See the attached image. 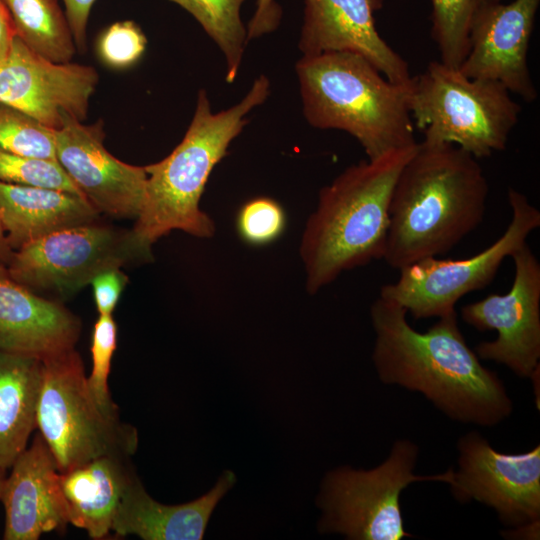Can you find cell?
<instances>
[{
    "mask_svg": "<svg viewBox=\"0 0 540 540\" xmlns=\"http://www.w3.org/2000/svg\"><path fill=\"white\" fill-rule=\"evenodd\" d=\"M99 82L92 66L55 63L31 50L17 36L0 63V102L58 130L63 114L84 121Z\"/></svg>",
    "mask_w": 540,
    "mask_h": 540,
    "instance_id": "14",
    "label": "cell"
},
{
    "mask_svg": "<svg viewBox=\"0 0 540 540\" xmlns=\"http://www.w3.org/2000/svg\"><path fill=\"white\" fill-rule=\"evenodd\" d=\"M508 201L511 221L489 247L465 259L428 257L406 266L399 270L397 281L381 287L379 297L400 305L417 320L456 311L457 302L489 285L504 259L525 245L540 226V211L526 195L509 188Z\"/></svg>",
    "mask_w": 540,
    "mask_h": 540,
    "instance_id": "9",
    "label": "cell"
},
{
    "mask_svg": "<svg viewBox=\"0 0 540 540\" xmlns=\"http://www.w3.org/2000/svg\"><path fill=\"white\" fill-rule=\"evenodd\" d=\"M417 144L353 164L319 191L300 243L310 295L343 272L382 259L392 190Z\"/></svg>",
    "mask_w": 540,
    "mask_h": 540,
    "instance_id": "3",
    "label": "cell"
},
{
    "mask_svg": "<svg viewBox=\"0 0 540 540\" xmlns=\"http://www.w3.org/2000/svg\"><path fill=\"white\" fill-rule=\"evenodd\" d=\"M270 92V82L260 75L236 105L213 113L207 93H198L192 121L182 141L163 160L144 166L146 199L131 229L138 243L151 252L152 245L173 230L197 238L215 233L213 220L200 209V199L216 164L227 154L247 120Z\"/></svg>",
    "mask_w": 540,
    "mask_h": 540,
    "instance_id": "4",
    "label": "cell"
},
{
    "mask_svg": "<svg viewBox=\"0 0 540 540\" xmlns=\"http://www.w3.org/2000/svg\"><path fill=\"white\" fill-rule=\"evenodd\" d=\"M117 347V325L112 314L99 315L92 333V369L87 376L89 391L100 409L109 417H119L117 405L111 397L109 375Z\"/></svg>",
    "mask_w": 540,
    "mask_h": 540,
    "instance_id": "27",
    "label": "cell"
},
{
    "mask_svg": "<svg viewBox=\"0 0 540 540\" xmlns=\"http://www.w3.org/2000/svg\"><path fill=\"white\" fill-rule=\"evenodd\" d=\"M151 258L131 230L99 220L54 232L14 251L7 268L33 292L67 298L103 271Z\"/></svg>",
    "mask_w": 540,
    "mask_h": 540,
    "instance_id": "10",
    "label": "cell"
},
{
    "mask_svg": "<svg viewBox=\"0 0 540 540\" xmlns=\"http://www.w3.org/2000/svg\"><path fill=\"white\" fill-rule=\"evenodd\" d=\"M490 1H495V2H499V1H502V0H490Z\"/></svg>",
    "mask_w": 540,
    "mask_h": 540,
    "instance_id": "37",
    "label": "cell"
},
{
    "mask_svg": "<svg viewBox=\"0 0 540 540\" xmlns=\"http://www.w3.org/2000/svg\"><path fill=\"white\" fill-rule=\"evenodd\" d=\"M419 448L410 440L394 442L388 458L370 469L348 465L325 474L316 497L321 511L317 530L350 540H401L413 537L404 528L400 496L411 483L450 484L454 470L434 475L413 473Z\"/></svg>",
    "mask_w": 540,
    "mask_h": 540,
    "instance_id": "8",
    "label": "cell"
},
{
    "mask_svg": "<svg viewBox=\"0 0 540 540\" xmlns=\"http://www.w3.org/2000/svg\"><path fill=\"white\" fill-rule=\"evenodd\" d=\"M7 471L0 470V498L3 488L4 479L6 477Z\"/></svg>",
    "mask_w": 540,
    "mask_h": 540,
    "instance_id": "36",
    "label": "cell"
},
{
    "mask_svg": "<svg viewBox=\"0 0 540 540\" xmlns=\"http://www.w3.org/2000/svg\"><path fill=\"white\" fill-rule=\"evenodd\" d=\"M540 0L488 1L476 13L459 71L499 82L526 102L538 97L528 65L530 38Z\"/></svg>",
    "mask_w": 540,
    "mask_h": 540,
    "instance_id": "15",
    "label": "cell"
},
{
    "mask_svg": "<svg viewBox=\"0 0 540 540\" xmlns=\"http://www.w3.org/2000/svg\"><path fill=\"white\" fill-rule=\"evenodd\" d=\"M299 49L304 56L352 52L366 58L389 81L408 84V63L379 34L375 13L383 0H304Z\"/></svg>",
    "mask_w": 540,
    "mask_h": 540,
    "instance_id": "16",
    "label": "cell"
},
{
    "mask_svg": "<svg viewBox=\"0 0 540 540\" xmlns=\"http://www.w3.org/2000/svg\"><path fill=\"white\" fill-rule=\"evenodd\" d=\"M104 137L101 120L85 125L64 113L55 130L57 162L100 214L136 219L146 199L147 173L114 157Z\"/></svg>",
    "mask_w": 540,
    "mask_h": 540,
    "instance_id": "13",
    "label": "cell"
},
{
    "mask_svg": "<svg viewBox=\"0 0 540 540\" xmlns=\"http://www.w3.org/2000/svg\"><path fill=\"white\" fill-rule=\"evenodd\" d=\"M36 429L60 473L104 455L131 457L138 446L137 430L94 401L75 348L42 360Z\"/></svg>",
    "mask_w": 540,
    "mask_h": 540,
    "instance_id": "7",
    "label": "cell"
},
{
    "mask_svg": "<svg viewBox=\"0 0 540 540\" xmlns=\"http://www.w3.org/2000/svg\"><path fill=\"white\" fill-rule=\"evenodd\" d=\"M13 253L14 251L7 241L5 230L0 221V264L7 266L13 256Z\"/></svg>",
    "mask_w": 540,
    "mask_h": 540,
    "instance_id": "35",
    "label": "cell"
},
{
    "mask_svg": "<svg viewBox=\"0 0 540 540\" xmlns=\"http://www.w3.org/2000/svg\"><path fill=\"white\" fill-rule=\"evenodd\" d=\"M409 110L427 144H452L476 159L506 149L521 106L499 82L468 78L440 60L412 76Z\"/></svg>",
    "mask_w": 540,
    "mask_h": 540,
    "instance_id": "6",
    "label": "cell"
},
{
    "mask_svg": "<svg viewBox=\"0 0 540 540\" xmlns=\"http://www.w3.org/2000/svg\"><path fill=\"white\" fill-rule=\"evenodd\" d=\"M100 216L83 196L0 182V221L13 251L54 232L99 221Z\"/></svg>",
    "mask_w": 540,
    "mask_h": 540,
    "instance_id": "20",
    "label": "cell"
},
{
    "mask_svg": "<svg viewBox=\"0 0 540 540\" xmlns=\"http://www.w3.org/2000/svg\"><path fill=\"white\" fill-rule=\"evenodd\" d=\"M129 458L104 455L59 472L68 523L85 530L91 539H104L112 531L119 503L135 474Z\"/></svg>",
    "mask_w": 540,
    "mask_h": 540,
    "instance_id": "21",
    "label": "cell"
},
{
    "mask_svg": "<svg viewBox=\"0 0 540 540\" xmlns=\"http://www.w3.org/2000/svg\"><path fill=\"white\" fill-rule=\"evenodd\" d=\"M76 49L86 51V29L89 13L95 0H63Z\"/></svg>",
    "mask_w": 540,
    "mask_h": 540,
    "instance_id": "32",
    "label": "cell"
},
{
    "mask_svg": "<svg viewBox=\"0 0 540 540\" xmlns=\"http://www.w3.org/2000/svg\"><path fill=\"white\" fill-rule=\"evenodd\" d=\"M128 283L121 268H113L96 275L91 281L94 300L99 315L112 314Z\"/></svg>",
    "mask_w": 540,
    "mask_h": 540,
    "instance_id": "31",
    "label": "cell"
},
{
    "mask_svg": "<svg viewBox=\"0 0 540 540\" xmlns=\"http://www.w3.org/2000/svg\"><path fill=\"white\" fill-rule=\"evenodd\" d=\"M0 148L21 156L57 161L55 130L2 102Z\"/></svg>",
    "mask_w": 540,
    "mask_h": 540,
    "instance_id": "26",
    "label": "cell"
},
{
    "mask_svg": "<svg viewBox=\"0 0 540 540\" xmlns=\"http://www.w3.org/2000/svg\"><path fill=\"white\" fill-rule=\"evenodd\" d=\"M0 501L5 511L4 540H37L68 523L59 471L39 433L10 467Z\"/></svg>",
    "mask_w": 540,
    "mask_h": 540,
    "instance_id": "17",
    "label": "cell"
},
{
    "mask_svg": "<svg viewBox=\"0 0 540 540\" xmlns=\"http://www.w3.org/2000/svg\"><path fill=\"white\" fill-rule=\"evenodd\" d=\"M147 40L133 21L116 22L109 26L98 42L101 59L114 68L128 67L143 54Z\"/></svg>",
    "mask_w": 540,
    "mask_h": 540,
    "instance_id": "30",
    "label": "cell"
},
{
    "mask_svg": "<svg viewBox=\"0 0 540 540\" xmlns=\"http://www.w3.org/2000/svg\"><path fill=\"white\" fill-rule=\"evenodd\" d=\"M431 37L440 61L459 69L469 48V31L479 9L490 0H429Z\"/></svg>",
    "mask_w": 540,
    "mask_h": 540,
    "instance_id": "25",
    "label": "cell"
},
{
    "mask_svg": "<svg viewBox=\"0 0 540 540\" xmlns=\"http://www.w3.org/2000/svg\"><path fill=\"white\" fill-rule=\"evenodd\" d=\"M458 470L449 484L456 500L493 508L510 527L540 522V446L518 454L495 450L477 431L458 443Z\"/></svg>",
    "mask_w": 540,
    "mask_h": 540,
    "instance_id": "12",
    "label": "cell"
},
{
    "mask_svg": "<svg viewBox=\"0 0 540 540\" xmlns=\"http://www.w3.org/2000/svg\"><path fill=\"white\" fill-rule=\"evenodd\" d=\"M16 36L31 50L55 63L72 60L76 46L57 0H2Z\"/></svg>",
    "mask_w": 540,
    "mask_h": 540,
    "instance_id": "23",
    "label": "cell"
},
{
    "mask_svg": "<svg viewBox=\"0 0 540 540\" xmlns=\"http://www.w3.org/2000/svg\"><path fill=\"white\" fill-rule=\"evenodd\" d=\"M511 258L515 275L510 290L463 306L461 318L479 331L497 332L495 340L476 345L480 359L530 378L540 359V263L527 243Z\"/></svg>",
    "mask_w": 540,
    "mask_h": 540,
    "instance_id": "11",
    "label": "cell"
},
{
    "mask_svg": "<svg viewBox=\"0 0 540 540\" xmlns=\"http://www.w3.org/2000/svg\"><path fill=\"white\" fill-rule=\"evenodd\" d=\"M42 361L0 350V470L7 471L36 429Z\"/></svg>",
    "mask_w": 540,
    "mask_h": 540,
    "instance_id": "22",
    "label": "cell"
},
{
    "mask_svg": "<svg viewBox=\"0 0 540 540\" xmlns=\"http://www.w3.org/2000/svg\"><path fill=\"white\" fill-rule=\"evenodd\" d=\"M286 226L282 206L269 197H255L239 209L236 218L237 232L247 244L261 246L275 241Z\"/></svg>",
    "mask_w": 540,
    "mask_h": 540,
    "instance_id": "29",
    "label": "cell"
},
{
    "mask_svg": "<svg viewBox=\"0 0 540 540\" xmlns=\"http://www.w3.org/2000/svg\"><path fill=\"white\" fill-rule=\"evenodd\" d=\"M0 182L59 189L83 196L57 161L21 156L1 148Z\"/></svg>",
    "mask_w": 540,
    "mask_h": 540,
    "instance_id": "28",
    "label": "cell"
},
{
    "mask_svg": "<svg viewBox=\"0 0 540 540\" xmlns=\"http://www.w3.org/2000/svg\"><path fill=\"white\" fill-rule=\"evenodd\" d=\"M296 73L307 122L349 133L369 160L418 143L409 110L411 81L393 83L352 52L303 55Z\"/></svg>",
    "mask_w": 540,
    "mask_h": 540,
    "instance_id": "5",
    "label": "cell"
},
{
    "mask_svg": "<svg viewBox=\"0 0 540 540\" xmlns=\"http://www.w3.org/2000/svg\"><path fill=\"white\" fill-rule=\"evenodd\" d=\"M15 38L16 31L13 21L6 6L0 0V63L9 56Z\"/></svg>",
    "mask_w": 540,
    "mask_h": 540,
    "instance_id": "34",
    "label": "cell"
},
{
    "mask_svg": "<svg viewBox=\"0 0 540 540\" xmlns=\"http://www.w3.org/2000/svg\"><path fill=\"white\" fill-rule=\"evenodd\" d=\"M395 302L370 307L375 333L372 361L381 382L422 393L447 417L492 427L509 417L513 403L498 375L480 363L458 326L456 311L419 332Z\"/></svg>",
    "mask_w": 540,
    "mask_h": 540,
    "instance_id": "1",
    "label": "cell"
},
{
    "mask_svg": "<svg viewBox=\"0 0 540 540\" xmlns=\"http://www.w3.org/2000/svg\"><path fill=\"white\" fill-rule=\"evenodd\" d=\"M235 483V474L226 470L199 498L169 505L153 499L135 473L117 508L112 531L143 540H200L215 508Z\"/></svg>",
    "mask_w": 540,
    "mask_h": 540,
    "instance_id": "19",
    "label": "cell"
},
{
    "mask_svg": "<svg viewBox=\"0 0 540 540\" xmlns=\"http://www.w3.org/2000/svg\"><path fill=\"white\" fill-rule=\"evenodd\" d=\"M488 193L478 159L452 144L418 142L392 190L382 259L400 270L450 251L483 221Z\"/></svg>",
    "mask_w": 540,
    "mask_h": 540,
    "instance_id": "2",
    "label": "cell"
},
{
    "mask_svg": "<svg viewBox=\"0 0 540 540\" xmlns=\"http://www.w3.org/2000/svg\"><path fill=\"white\" fill-rule=\"evenodd\" d=\"M281 9L276 0H257L256 11L247 28V40L255 39L275 30Z\"/></svg>",
    "mask_w": 540,
    "mask_h": 540,
    "instance_id": "33",
    "label": "cell"
},
{
    "mask_svg": "<svg viewBox=\"0 0 540 540\" xmlns=\"http://www.w3.org/2000/svg\"><path fill=\"white\" fill-rule=\"evenodd\" d=\"M80 319L17 282L0 264V350L44 360L75 348Z\"/></svg>",
    "mask_w": 540,
    "mask_h": 540,
    "instance_id": "18",
    "label": "cell"
},
{
    "mask_svg": "<svg viewBox=\"0 0 540 540\" xmlns=\"http://www.w3.org/2000/svg\"><path fill=\"white\" fill-rule=\"evenodd\" d=\"M188 11L218 45L226 60V81L232 83L238 73L247 30L240 9L245 0H169Z\"/></svg>",
    "mask_w": 540,
    "mask_h": 540,
    "instance_id": "24",
    "label": "cell"
}]
</instances>
